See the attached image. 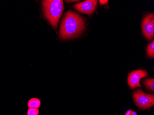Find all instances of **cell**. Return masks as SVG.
Here are the masks:
<instances>
[{
    "mask_svg": "<svg viewBox=\"0 0 154 115\" xmlns=\"http://www.w3.org/2000/svg\"><path fill=\"white\" fill-rule=\"evenodd\" d=\"M85 22L79 14L72 11L66 12L60 24L59 35L63 40L79 37L85 29Z\"/></svg>",
    "mask_w": 154,
    "mask_h": 115,
    "instance_id": "1",
    "label": "cell"
},
{
    "mask_svg": "<svg viewBox=\"0 0 154 115\" xmlns=\"http://www.w3.org/2000/svg\"><path fill=\"white\" fill-rule=\"evenodd\" d=\"M42 5L45 17L56 29L64 8L63 2L61 0H45L42 2Z\"/></svg>",
    "mask_w": 154,
    "mask_h": 115,
    "instance_id": "2",
    "label": "cell"
},
{
    "mask_svg": "<svg viewBox=\"0 0 154 115\" xmlns=\"http://www.w3.org/2000/svg\"><path fill=\"white\" fill-rule=\"evenodd\" d=\"M133 98L137 107L142 109H147L154 104V95L148 94L143 91L138 89L133 93Z\"/></svg>",
    "mask_w": 154,
    "mask_h": 115,
    "instance_id": "3",
    "label": "cell"
},
{
    "mask_svg": "<svg viewBox=\"0 0 154 115\" xmlns=\"http://www.w3.org/2000/svg\"><path fill=\"white\" fill-rule=\"evenodd\" d=\"M143 33L148 41L151 40L154 37V14L151 13L146 15L142 23Z\"/></svg>",
    "mask_w": 154,
    "mask_h": 115,
    "instance_id": "4",
    "label": "cell"
},
{
    "mask_svg": "<svg viewBox=\"0 0 154 115\" xmlns=\"http://www.w3.org/2000/svg\"><path fill=\"white\" fill-rule=\"evenodd\" d=\"M147 71L143 70H138L133 71L129 74L128 82L129 86L134 89L137 87H142L140 83L141 79L148 76Z\"/></svg>",
    "mask_w": 154,
    "mask_h": 115,
    "instance_id": "5",
    "label": "cell"
},
{
    "mask_svg": "<svg viewBox=\"0 0 154 115\" xmlns=\"http://www.w3.org/2000/svg\"><path fill=\"white\" fill-rule=\"evenodd\" d=\"M97 0H87L74 5V8L79 12L91 15L96 9L97 4Z\"/></svg>",
    "mask_w": 154,
    "mask_h": 115,
    "instance_id": "6",
    "label": "cell"
},
{
    "mask_svg": "<svg viewBox=\"0 0 154 115\" xmlns=\"http://www.w3.org/2000/svg\"><path fill=\"white\" fill-rule=\"evenodd\" d=\"M41 106V102L39 98H32L29 99L28 101V108L39 109Z\"/></svg>",
    "mask_w": 154,
    "mask_h": 115,
    "instance_id": "7",
    "label": "cell"
},
{
    "mask_svg": "<svg viewBox=\"0 0 154 115\" xmlns=\"http://www.w3.org/2000/svg\"><path fill=\"white\" fill-rule=\"evenodd\" d=\"M143 84L146 86L147 89L151 91L152 92L154 91V78H147L143 81Z\"/></svg>",
    "mask_w": 154,
    "mask_h": 115,
    "instance_id": "8",
    "label": "cell"
},
{
    "mask_svg": "<svg viewBox=\"0 0 154 115\" xmlns=\"http://www.w3.org/2000/svg\"><path fill=\"white\" fill-rule=\"evenodd\" d=\"M147 54L148 56L153 58L154 57V41H153L150 44L148 45L147 47Z\"/></svg>",
    "mask_w": 154,
    "mask_h": 115,
    "instance_id": "9",
    "label": "cell"
},
{
    "mask_svg": "<svg viewBox=\"0 0 154 115\" xmlns=\"http://www.w3.org/2000/svg\"><path fill=\"white\" fill-rule=\"evenodd\" d=\"M39 109L28 108L27 110L26 115H39Z\"/></svg>",
    "mask_w": 154,
    "mask_h": 115,
    "instance_id": "10",
    "label": "cell"
},
{
    "mask_svg": "<svg viewBox=\"0 0 154 115\" xmlns=\"http://www.w3.org/2000/svg\"><path fill=\"white\" fill-rule=\"evenodd\" d=\"M108 1H107V0H106V1H105V0H103V1H102V0H100V1H99L100 4H101V5H105V4H106L108 3Z\"/></svg>",
    "mask_w": 154,
    "mask_h": 115,
    "instance_id": "11",
    "label": "cell"
},
{
    "mask_svg": "<svg viewBox=\"0 0 154 115\" xmlns=\"http://www.w3.org/2000/svg\"><path fill=\"white\" fill-rule=\"evenodd\" d=\"M131 115H137V113L135 111H132L131 110V113L130 114Z\"/></svg>",
    "mask_w": 154,
    "mask_h": 115,
    "instance_id": "12",
    "label": "cell"
},
{
    "mask_svg": "<svg viewBox=\"0 0 154 115\" xmlns=\"http://www.w3.org/2000/svg\"><path fill=\"white\" fill-rule=\"evenodd\" d=\"M131 110H128V111H127V112H126V113H125V115H130V114H131Z\"/></svg>",
    "mask_w": 154,
    "mask_h": 115,
    "instance_id": "13",
    "label": "cell"
},
{
    "mask_svg": "<svg viewBox=\"0 0 154 115\" xmlns=\"http://www.w3.org/2000/svg\"><path fill=\"white\" fill-rule=\"evenodd\" d=\"M77 1H66V2H76Z\"/></svg>",
    "mask_w": 154,
    "mask_h": 115,
    "instance_id": "14",
    "label": "cell"
},
{
    "mask_svg": "<svg viewBox=\"0 0 154 115\" xmlns=\"http://www.w3.org/2000/svg\"><path fill=\"white\" fill-rule=\"evenodd\" d=\"M125 115H131L130 114V115H125Z\"/></svg>",
    "mask_w": 154,
    "mask_h": 115,
    "instance_id": "15",
    "label": "cell"
}]
</instances>
